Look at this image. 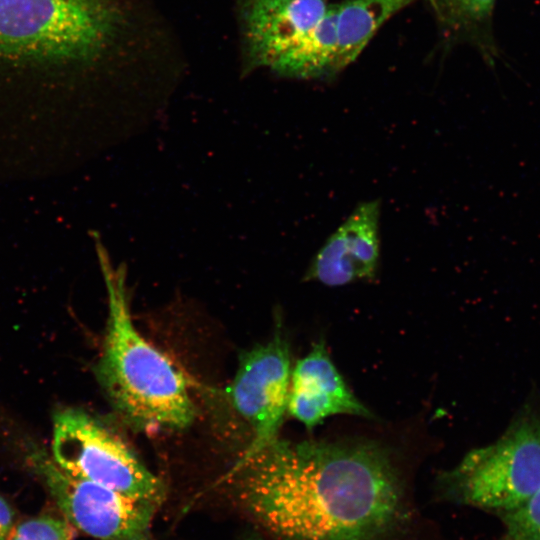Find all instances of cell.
Segmentation results:
<instances>
[{"instance_id": "1", "label": "cell", "mask_w": 540, "mask_h": 540, "mask_svg": "<svg viewBox=\"0 0 540 540\" xmlns=\"http://www.w3.org/2000/svg\"><path fill=\"white\" fill-rule=\"evenodd\" d=\"M224 479L242 512L276 540H384L407 516L399 472L367 440L277 437L243 454Z\"/></svg>"}, {"instance_id": "2", "label": "cell", "mask_w": 540, "mask_h": 540, "mask_svg": "<svg viewBox=\"0 0 540 540\" xmlns=\"http://www.w3.org/2000/svg\"><path fill=\"white\" fill-rule=\"evenodd\" d=\"M102 266L108 293V321L96 377L118 414L133 427L155 431L189 426L195 408L185 377L135 327L126 273Z\"/></svg>"}, {"instance_id": "3", "label": "cell", "mask_w": 540, "mask_h": 540, "mask_svg": "<svg viewBox=\"0 0 540 540\" xmlns=\"http://www.w3.org/2000/svg\"><path fill=\"white\" fill-rule=\"evenodd\" d=\"M442 495L499 516L540 489V399L526 401L493 443L469 451L440 478Z\"/></svg>"}, {"instance_id": "4", "label": "cell", "mask_w": 540, "mask_h": 540, "mask_svg": "<svg viewBox=\"0 0 540 540\" xmlns=\"http://www.w3.org/2000/svg\"><path fill=\"white\" fill-rule=\"evenodd\" d=\"M112 7L69 0H0V59L57 63L96 56L114 29Z\"/></svg>"}, {"instance_id": "5", "label": "cell", "mask_w": 540, "mask_h": 540, "mask_svg": "<svg viewBox=\"0 0 540 540\" xmlns=\"http://www.w3.org/2000/svg\"><path fill=\"white\" fill-rule=\"evenodd\" d=\"M51 457L67 473L160 506L162 480L102 423L81 409L53 416Z\"/></svg>"}, {"instance_id": "6", "label": "cell", "mask_w": 540, "mask_h": 540, "mask_svg": "<svg viewBox=\"0 0 540 540\" xmlns=\"http://www.w3.org/2000/svg\"><path fill=\"white\" fill-rule=\"evenodd\" d=\"M26 460L73 528L98 540H155L157 504L71 475L38 446Z\"/></svg>"}, {"instance_id": "7", "label": "cell", "mask_w": 540, "mask_h": 540, "mask_svg": "<svg viewBox=\"0 0 540 540\" xmlns=\"http://www.w3.org/2000/svg\"><path fill=\"white\" fill-rule=\"evenodd\" d=\"M291 380L290 350L282 331L241 355L230 396L236 411L248 422L251 454L278 437L287 413Z\"/></svg>"}, {"instance_id": "8", "label": "cell", "mask_w": 540, "mask_h": 540, "mask_svg": "<svg viewBox=\"0 0 540 540\" xmlns=\"http://www.w3.org/2000/svg\"><path fill=\"white\" fill-rule=\"evenodd\" d=\"M380 201L360 203L310 262L304 280L340 287L376 278L380 259Z\"/></svg>"}, {"instance_id": "9", "label": "cell", "mask_w": 540, "mask_h": 540, "mask_svg": "<svg viewBox=\"0 0 540 540\" xmlns=\"http://www.w3.org/2000/svg\"><path fill=\"white\" fill-rule=\"evenodd\" d=\"M287 413L308 429L338 414L374 417L349 389L322 340L314 343L291 372Z\"/></svg>"}, {"instance_id": "10", "label": "cell", "mask_w": 540, "mask_h": 540, "mask_svg": "<svg viewBox=\"0 0 540 540\" xmlns=\"http://www.w3.org/2000/svg\"><path fill=\"white\" fill-rule=\"evenodd\" d=\"M329 5V0H246L243 16L252 62L272 69L321 20Z\"/></svg>"}, {"instance_id": "11", "label": "cell", "mask_w": 540, "mask_h": 540, "mask_svg": "<svg viewBox=\"0 0 540 540\" xmlns=\"http://www.w3.org/2000/svg\"><path fill=\"white\" fill-rule=\"evenodd\" d=\"M416 0H343L336 12V72L353 63L392 16Z\"/></svg>"}, {"instance_id": "12", "label": "cell", "mask_w": 540, "mask_h": 540, "mask_svg": "<svg viewBox=\"0 0 540 540\" xmlns=\"http://www.w3.org/2000/svg\"><path fill=\"white\" fill-rule=\"evenodd\" d=\"M337 3H330L321 20L273 67L281 76L319 79L335 75Z\"/></svg>"}, {"instance_id": "13", "label": "cell", "mask_w": 540, "mask_h": 540, "mask_svg": "<svg viewBox=\"0 0 540 540\" xmlns=\"http://www.w3.org/2000/svg\"><path fill=\"white\" fill-rule=\"evenodd\" d=\"M500 540H540V489L523 505L500 516Z\"/></svg>"}, {"instance_id": "14", "label": "cell", "mask_w": 540, "mask_h": 540, "mask_svg": "<svg viewBox=\"0 0 540 540\" xmlns=\"http://www.w3.org/2000/svg\"><path fill=\"white\" fill-rule=\"evenodd\" d=\"M73 527L64 518L42 514L15 523L5 540H72Z\"/></svg>"}, {"instance_id": "15", "label": "cell", "mask_w": 540, "mask_h": 540, "mask_svg": "<svg viewBox=\"0 0 540 540\" xmlns=\"http://www.w3.org/2000/svg\"><path fill=\"white\" fill-rule=\"evenodd\" d=\"M495 0H442L437 12L450 24L478 22L491 12Z\"/></svg>"}, {"instance_id": "16", "label": "cell", "mask_w": 540, "mask_h": 540, "mask_svg": "<svg viewBox=\"0 0 540 540\" xmlns=\"http://www.w3.org/2000/svg\"><path fill=\"white\" fill-rule=\"evenodd\" d=\"M15 524V512L12 506L0 495V540H5Z\"/></svg>"}, {"instance_id": "17", "label": "cell", "mask_w": 540, "mask_h": 540, "mask_svg": "<svg viewBox=\"0 0 540 540\" xmlns=\"http://www.w3.org/2000/svg\"><path fill=\"white\" fill-rule=\"evenodd\" d=\"M69 1L85 4V5L98 6V7H112L110 0H69Z\"/></svg>"}, {"instance_id": "18", "label": "cell", "mask_w": 540, "mask_h": 540, "mask_svg": "<svg viewBox=\"0 0 540 540\" xmlns=\"http://www.w3.org/2000/svg\"><path fill=\"white\" fill-rule=\"evenodd\" d=\"M429 1H430L431 6L433 7L435 12L437 13L439 8H440V5L442 3V0H429Z\"/></svg>"}, {"instance_id": "19", "label": "cell", "mask_w": 540, "mask_h": 540, "mask_svg": "<svg viewBox=\"0 0 540 540\" xmlns=\"http://www.w3.org/2000/svg\"><path fill=\"white\" fill-rule=\"evenodd\" d=\"M249 540H262L261 538H251Z\"/></svg>"}]
</instances>
